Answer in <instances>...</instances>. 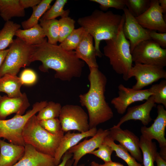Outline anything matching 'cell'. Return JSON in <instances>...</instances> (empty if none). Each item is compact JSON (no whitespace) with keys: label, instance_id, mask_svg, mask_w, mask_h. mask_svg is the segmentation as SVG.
Returning <instances> with one entry per match:
<instances>
[{"label":"cell","instance_id":"1","mask_svg":"<svg viewBox=\"0 0 166 166\" xmlns=\"http://www.w3.org/2000/svg\"><path fill=\"white\" fill-rule=\"evenodd\" d=\"M34 46L30 61L41 62L39 67L41 71L46 72L52 69L55 71V78L65 81L81 76L85 62L77 57L74 51L66 50L59 45L49 43L47 40Z\"/></svg>","mask_w":166,"mask_h":166},{"label":"cell","instance_id":"2","mask_svg":"<svg viewBox=\"0 0 166 166\" xmlns=\"http://www.w3.org/2000/svg\"><path fill=\"white\" fill-rule=\"evenodd\" d=\"M89 69V89L86 93L80 94L79 98L81 105L87 110L90 129L111 119L113 113L105 97L107 82L106 76L98 67Z\"/></svg>","mask_w":166,"mask_h":166},{"label":"cell","instance_id":"3","mask_svg":"<svg viewBox=\"0 0 166 166\" xmlns=\"http://www.w3.org/2000/svg\"><path fill=\"white\" fill-rule=\"evenodd\" d=\"M123 17L111 11L105 12L95 10L89 15L79 18L78 24L93 38L94 46L99 57L102 53L100 49L101 42L116 36Z\"/></svg>","mask_w":166,"mask_h":166},{"label":"cell","instance_id":"4","mask_svg":"<svg viewBox=\"0 0 166 166\" xmlns=\"http://www.w3.org/2000/svg\"><path fill=\"white\" fill-rule=\"evenodd\" d=\"M123 17L118 32L114 38L105 41L103 49L104 54L109 59L110 65L117 74L122 75L123 79L128 81V73L132 67V61L129 41L125 37L122 30L124 21Z\"/></svg>","mask_w":166,"mask_h":166},{"label":"cell","instance_id":"5","mask_svg":"<svg viewBox=\"0 0 166 166\" xmlns=\"http://www.w3.org/2000/svg\"><path fill=\"white\" fill-rule=\"evenodd\" d=\"M64 132L52 134L40 125L36 116L31 117L23 129L22 136L26 144L30 145L37 150L54 157Z\"/></svg>","mask_w":166,"mask_h":166},{"label":"cell","instance_id":"6","mask_svg":"<svg viewBox=\"0 0 166 166\" xmlns=\"http://www.w3.org/2000/svg\"><path fill=\"white\" fill-rule=\"evenodd\" d=\"M47 101L35 103L31 109L23 115L16 114L8 120H0V139L3 138L9 143L25 146L22 133L24 127L29 119L45 106Z\"/></svg>","mask_w":166,"mask_h":166},{"label":"cell","instance_id":"7","mask_svg":"<svg viewBox=\"0 0 166 166\" xmlns=\"http://www.w3.org/2000/svg\"><path fill=\"white\" fill-rule=\"evenodd\" d=\"M6 57L0 68V77L6 74L17 75L22 67L29 66L34 49L18 38L9 46Z\"/></svg>","mask_w":166,"mask_h":166},{"label":"cell","instance_id":"8","mask_svg":"<svg viewBox=\"0 0 166 166\" xmlns=\"http://www.w3.org/2000/svg\"><path fill=\"white\" fill-rule=\"evenodd\" d=\"M135 64L150 65L164 68L166 66V49L151 39L137 45L131 53Z\"/></svg>","mask_w":166,"mask_h":166},{"label":"cell","instance_id":"9","mask_svg":"<svg viewBox=\"0 0 166 166\" xmlns=\"http://www.w3.org/2000/svg\"><path fill=\"white\" fill-rule=\"evenodd\" d=\"M89 117L80 106L66 105L62 107L59 117L62 130L64 132L76 130L84 132L89 129Z\"/></svg>","mask_w":166,"mask_h":166},{"label":"cell","instance_id":"10","mask_svg":"<svg viewBox=\"0 0 166 166\" xmlns=\"http://www.w3.org/2000/svg\"><path fill=\"white\" fill-rule=\"evenodd\" d=\"M134 77L136 83L132 88L141 90L161 79H166V71L164 68L150 65L135 64L129 71L128 79Z\"/></svg>","mask_w":166,"mask_h":166},{"label":"cell","instance_id":"11","mask_svg":"<svg viewBox=\"0 0 166 166\" xmlns=\"http://www.w3.org/2000/svg\"><path fill=\"white\" fill-rule=\"evenodd\" d=\"M157 115L153 123L149 127L143 126L140 128L141 136L152 140L155 139L158 143L160 150L159 152L164 159L166 160V139L165 129L166 127V110L161 105L157 106Z\"/></svg>","mask_w":166,"mask_h":166},{"label":"cell","instance_id":"12","mask_svg":"<svg viewBox=\"0 0 166 166\" xmlns=\"http://www.w3.org/2000/svg\"><path fill=\"white\" fill-rule=\"evenodd\" d=\"M118 89V96L113 98L111 102L117 113L121 114H124L132 104L146 100L153 95L148 89L136 90L132 88L126 87L122 84L119 85Z\"/></svg>","mask_w":166,"mask_h":166},{"label":"cell","instance_id":"13","mask_svg":"<svg viewBox=\"0 0 166 166\" xmlns=\"http://www.w3.org/2000/svg\"><path fill=\"white\" fill-rule=\"evenodd\" d=\"M124 21L122 27L124 34L129 42L131 53L141 42L151 39L149 30L143 27L126 7L123 9Z\"/></svg>","mask_w":166,"mask_h":166},{"label":"cell","instance_id":"14","mask_svg":"<svg viewBox=\"0 0 166 166\" xmlns=\"http://www.w3.org/2000/svg\"><path fill=\"white\" fill-rule=\"evenodd\" d=\"M109 135L114 141L119 142L136 160L142 162V156L140 147V139L128 129H122L114 125L109 129Z\"/></svg>","mask_w":166,"mask_h":166},{"label":"cell","instance_id":"15","mask_svg":"<svg viewBox=\"0 0 166 166\" xmlns=\"http://www.w3.org/2000/svg\"><path fill=\"white\" fill-rule=\"evenodd\" d=\"M163 14L159 0H151L149 8L135 18L138 23L145 29L166 33V23Z\"/></svg>","mask_w":166,"mask_h":166},{"label":"cell","instance_id":"16","mask_svg":"<svg viewBox=\"0 0 166 166\" xmlns=\"http://www.w3.org/2000/svg\"><path fill=\"white\" fill-rule=\"evenodd\" d=\"M109 134V129L99 128L91 138L84 140L70 148L67 151L73 154L74 160L73 166H77L80 160L83 156L98 148Z\"/></svg>","mask_w":166,"mask_h":166},{"label":"cell","instance_id":"17","mask_svg":"<svg viewBox=\"0 0 166 166\" xmlns=\"http://www.w3.org/2000/svg\"><path fill=\"white\" fill-rule=\"evenodd\" d=\"M156 106L154 97L152 95L144 103L128 108L126 113L120 119L116 125L120 127L125 122L133 120L140 121L144 126H146L152 120L150 113Z\"/></svg>","mask_w":166,"mask_h":166},{"label":"cell","instance_id":"18","mask_svg":"<svg viewBox=\"0 0 166 166\" xmlns=\"http://www.w3.org/2000/svg\"><path fill=\"white\" fill-rule=\"evenodd\" d=\"M30 106V103L25 93L16 98L0 95V120H5L7 116L13 113L23 115Z\"/></svg>","mask_w":166,"mask_h":166},{"label":"cell","instance_id":"19","mask_svg":"<svg viewBox=\"0 0 166 166\" xmlns=\"http://www.w3.org/2000/svg\"><path fill=\"white\" fill-rule=\"evenodd\" d=\"M24 147L23 156L13 166H56L53 157L38 152L30 145Z\"/></svg>","mask_w":166,"mask_h":166},{"label":"cell","instance_id":"20","mask_svg":"<svg viewBox=\"0 0 166 166\" xmlns=\"http://www.w3.org/2000/svg\"><path fill=\"white\" fill-rule=\"evenodd\" d=\"M97 130V128H94L82 133L67 132L61 138L54 157L56 166L60 164L63 155L70 148L77 144L83 139L93 136Z\"/></svg>","mask_w":166,"mask_h":166},{"label":"cell","instance_id":"21","mask_svg":"<svg viewBox=\"0 0 166 166\" xmlns=\"http://www.w3.org/2000/svg\"><path fill=\"white\" fill-rule=\"evenodd\" d=\"M93 39L86 32L74 51L77 57L85 62L89 68L98 67L96 60L98 54L93 45Z\"/></svg>","mask_w":166,"mask_h":166},{"label":"cell","instance_id":"22","mask_svg":"<svg viewBox=\"0 0 166 166\" xmlns=\"http://www.w3.org/2000/svg\"><path fill=\"white\" fill-rule=\"evenodd\" d=\"M25 147L0 139V166H13L23 156Z\"/></svg>","mask_w":166,"mask_h":166},{"label":"cell","instance_id":"23","mask_svg":"<svg viewBox=\"0 0 166 166\" xmlns=\"http://www.w3.org/2000/svg\"><path fill=\"white\" fill-rule=\"evenodd\" d=\"M15 36L26 44L31 46L40 45L47 40L43 30L39 24L29 29H19L16 32Z\"/></svg>","mask_w":166,"mask_h":166},{"label":"cell","instance_id":"24","mask_svg":"<svg viewBox=\"0 0 166 166\" xmlns=\"http://www.w3.org/2000/svg\"><path fill=\"white\" fill-rule=\"evenodd\" d=\"M22 85L19 77L17 75L6 74L0 77V92L6 93L9 97L21 96L22 94L21 91Z\"/></svg>","mask_w":166,"mask_h":166},{"label":"cell","instance_id":"25","mask_svg":"<svg viewBox=\"0 0 166 166\" xmlns=\"http://www.w3.org/2000/svg\"><path fill=\"white\" fill-rule=\"evenodd\" d=\"M25 14L19 0H0V16L6 22L13 17H23Z\"/></svg>","mask_w":166,"mask_h":166},{"label":"cell","instance_id":"26","mask_svg":"<svg viewBox=\"0 0 166 166\" xmlns=\"http://www.w3.org/2000/svg\"><path fill=\"white\" fill-rule=\"evenodd\" d=\"M140 147L143 154V166H155L154 162L157 152L155 143L141 135L140 138Z\"/></svg>","mask_w":166,"mask_h":166},{"label":"cell","instance_id":"27","mask_svg":"<svg viewBox=\"0 0 166 166\" xmlns=\"http://www.w3.org/2000/svg\"><path fill=\"white\" fill-rule=\"evenodd\" d=\"M53 1V0H42L38 4L32 8L33 12L30 17L21 23L23 29H29L38 24L40 19L50 7Z\"/></svg>","mask_w":166,"mask_h":166},{"label":"cell","instance_id":"28","mask_svg":"<svg viewBox=\"0 0 166 166\" xmlns=\"http://www.w3.org/2000/svg\"><path fill=\"white\" fill-rule=\"evenodd\" d=\"M20 27L19 24L12 21L6 22L0 30V51L6 49L12 43L16 32Z\"/></svg>","mask_w":166,"mask_h":166},{"label":"cell","instance_id":"29","mask_svg":"<svg viewBox=\"0 0 166 166\" xmlns=\"http://www.w3.org/2000/svg\"><path fill=\"white\" fill-rule=\"evenodd\" d=\"M39 22V24L47 38L48 42L51 44L57 45L59 35L58 20L56 19L45 20L41 18Z\"/></svg>","mask_w":166,"mask_h":166},{"label":"cell","instance_id":"30","mask_svg":"<svg viewBox=\"0 0 166 166\" xmlns=\"http://www.w3.org/2000/svg\"><path fill=\"white\" fill-rule=\"evenodd\" d=\"M104 143L111 147L116 156L124 160L128 166H143L138 163L129 152L120 144H117L109 135L105 139Z\"/></svg>","mask_w":166,"mask_h":166},{"label":"cell","instance_id":"31","mask_svg":"<svg viewBox=\"0 0 166 166\" xmlns=\"http://www.w3.org/2000/svg\"><path fill=\"white\" fill-rule=\"evenodd\" d=\"M82 27L74 29L59 45L68 51L75 50L86 33Z\"/></svg>","mask_w":166,"mask_h":166},{"label":"cell","instance_id":"32","mask_svg":"<svg viewBox=\"0 0 166 166\" xmlns=\"http://www.w3.org/2000/svg\"><path fill=\"white\" fill-rule=\"evenodd\" d=\"M67 0H56L53 4L42 16L41 19L45 20L55 19L58 17L61 18L69 16V10H64V7Z\"/></svg>","mask_w":166,"mask_h":166},{"label":"cell","instance_id":"33","mask_svg":"<svg viewBox=\"0 0 166 166\" xmlns=\"http://www.w3.org/2000/svg\"><path fill=\"white\" fill-rule=\"evenodd\" d=\"M58 103L50 101L38 112L36 117L38 121L59 117L62 108Z\"/></svg>","mask_w":166,"mask_h":166},{"label":"cell","instance_id":"34","mask_svg":"<svg viewBox=\"0 0 166 166\" xmlns=\"http://www.w3.org/2000/svg\"><path fill=\"white\" fill-rule=\"evenodd\" d=\"M125 6L135 18L141 15L149 7L151 0H125Z\"/></svg>","mask_w":166,"mask_h":166},{"label":"cell","instance_id":"35","mask_svg":"<svg viewBox=\"0 0 166 166\" xmlns=\"http://www.w3.org/2000/svg\"><path fill=\"white\" fill-rule=\"evenodd\" d=\"M148 89L153 94L155 103L161 104L166 108V80H162L159 83L152 85Z\"/></svg>","mask_w":166,"mask_h":166},{"label":"cell","instance_id":"36","mask_svg":"<svg viewBox=\"0 0 166 166\" xmlns=\"http://www.w3.org/2000/svg\"><path fill=\"white\" fill-rule=\"evenodd\" d=\"M58 42L61 43L75 29V21L69 16L61 18L59 20Z\"/></svg>","mask_w":166,"mask_h":166},{"label":"cell","instance_id":"37","mask_svg":"<svg viewBox=\"0 0 166 166\" xmlns=\"http://www.w3.org/2000/svg\"><path fill=\"white\" fill-rule=\"evenodd\" d=\"M38 121L42 127L52 134H57L63 131L58 118Z\"/></svg>","mask_w":166,"mask_h":166},{"label":"cell","instance_id":"38","mask_svg":"<svg viewBox=\"0 0 166 166\" xmlns=\"http://www.w3.org/2000/svg\"><path fill=\"white\" fill-rule=\"evenodd\" d=\"M90 1L99 4L101 10L103 11L107 10L110 8L123 10L126 7L125 0H91Z\"/></svg>","mask_w":166,"mask_h":166},{"label":"cell","instance_id":"39","mask_svg":"<svg viewBox=\"0 0 166 166\" xmlns=\"http://www.w3.org/2000/svg\"><path fill=\"white\" fill-rule=\"evenodd\" d=\"M98 148L89 154H93L100 158L105 162L112 161L111 156L113 151L111 146L103 142Z\"/></svg>","mask_w":166,"mask_h":166},{"label":"cell","instance_id":"40","mask_svg":"<svg viewBox=\"0 0 166 166\" xmlns=\"http://www.w3.org/2000/svg\"><path fill=\"white\" fill-rule=\"evenodd\" d=\"M19 77L22 85L28 86L34 84L38 79L36 73L34 70L30 69L23 70Z\"/></svg>","mask_w":166,"mask_h":166},{"label":"cell","instance_id":"41","mask_svg":"<svg viewBox=\"0 0 166 166\" xmlns=\"http://www.w3.org/2000/svg\"><path fill=\"white\" fill-rule=\"evenodd\" d=\"M150 39L159 45L162 48L166 47V33H158L155 30H149Z\"/></svg>","mask_w":166,"mask_h":166},{"label":"cell","instance_id":"42","mask_svg":"<svg viewBox=\"0 0 166 166\" xmlns=\"http://www.w3.org/2000/svg\"><path fill=\"white\" fill-rule=\"evenodd\" d=\"M41 0H19L20 4L24 9L29 7L32 8L38 4Z\"/></svg>","mask_w":166,"mask_h":166},{"label":"cell","instance_id":"43","mask_svg":"<svg viewBox=\"0 0 166 166\" xmlns=\"http://www.w3.org/2000/svg\"><path fill=\"white\" fill-rule=\"evenodd\" d=\"M72 156L73 154L67 151L63 156L61 162L56 166H65L67 161L70 159Z\"/></svg>","mask_w":166,"mask_h":166},{"label":"cell","instance_id":"44","mask_svg":"<svg viewBox=\"0 0 166 166\" xmlns=\"http://www.w3.org/2000/svg\"><path fill=\"white\" fill-rule=\"evenodd\" d=\"M155 161L157 166H166V160L162 158L158 152L156 156Z\"/></svg>","mask_w":166,"mask_h":166},{"label":"cell","instance_id":"45","mask_svg":"<svg viewBox=\"0 0 166 166\" xmlns=\"http://www.w3.org/2000/svg\"><path fill=\"white\" fill-rule=\"evenodd\" d=\"M9 51V49L0 51V68L2 64Z\"/></svg>","mask_w":166,"mask_h":166},{"label":"cell","instance_id":"46","mask_svg":"<svg viewBox=\"0 0 166 166\" xmlns=\"http://www.w3.org/2000/svg\"><path fill=\"white\" fill-rule=\"evenodd\" d=\"M101 166H124L120 163L112 161L107 162H105L103 164H101Z\"/></svg>","mask_w":166,"mask_h":166},{"label":"cell","instance_id":"47","mask_svg":"<svg viewBox=\"0 0 166 166\" xmlns=\"http://www.w3.org/2000/svg\"><path fill=\"white\" fill-rule=\"evenodd\" d=\"M160 5L163 11V13L166 14V0H159Z\"/></svg>","mask_w":166,"mask_h":166},{"label":"cell","instance_id":"48","mask_svg":"<svg viewBox=\"0 0 166 166\" xmlns=\"http://www.w3.org/2000/svg\"><path fill=\"white\" fill-rule=\"evenodd\" d=\"M74 162L73 160L70 159L68 160L65 164V166H72Z\"/></svg>","mask_w":166,"mask_h":166},{"label":"cell","instance_id":"49","mask_svg":"<svg viewBox=\"0 0 166 166\" xmlns=\"http://www.w3.org/2000/svg\"><path fill=\"white\" fill-rule=\"evenodd\" d=\"M91 166H101V164L97 163L95 161H93L91 164Z\"/></svg>","mask_w":166,"mask_h":166}]
</instances>
